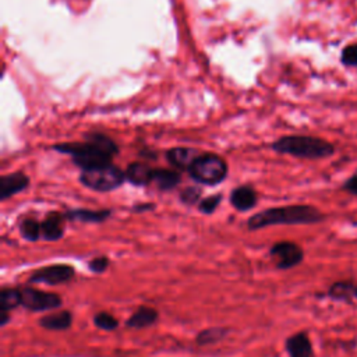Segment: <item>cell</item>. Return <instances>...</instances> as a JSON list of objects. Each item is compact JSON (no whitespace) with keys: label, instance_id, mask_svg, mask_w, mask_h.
Here are the masks:
<instances>
[{"label":"cell","instance_id":"1","mask_svg":"<svg viewBox=\"0 0 357 357\" xmlns=\"http://www.w3.org/2000/svg\"><path fill=\"white\" fill-rule=\"evenodd\" d=\"M53 148L57 152L70 155L73 158V162L82 170L112 163L113 156L119 151L113 139L99 132L86 135V139L84 142L59 144Z\"/></svg>","mask_w":357,"mask_h":357},{"label":"cell","instance_id":"2","mask_svg":"<svg viewBox=\"0 0 357 357\" xmlns=\"http://www.w3.org/2000/svg\"><path fill=\"white\" fill-rule=\"evenodd\" d=\"M324 219L325 215L312 205H286L269 208L252 215L247 222V227L257 230L275 225H312Z\"/></svg>","mask_w":357,"mask_h":357},{"label":"cell","instance_id":"3","mask_svg":"<svg viewBox=\"0 0 357 357\" xmlns=\"http://www.w3.org/2000/svg\"><path fill=\"white\" fill-rule=\"evenodd\" d=\"M272 148L279 153L301 159H324L335 153L333 144L311 135H286L276 139Z\"/></svg>","mask_w":357,"mask_h":357},{"label":"cell","instance_id":"4","mask_svg":"<svg viewBox=\"0 0 357 357\" xmlns=\"http://www.w3.org/2000/svg\"><path fill=\"white\" fill-rule=\"evenodd\" d=\"M188 173L199 184L215 185L226 178L227 163L218 155L201 153L190 166Z\"/></svg>","mask_w":357,"mask_h":357},{"label":"cell","instance_id":"5","mask_svg":"<svg viewBox=\"0 0 357 357\" xmlns=\"http://www.w3.org/2000/svg\"><path fill=\"white\" fill-rule=\"evenodd\" d=\"M124 178H126V173H123V170L113 166L112 163L82 170L79 176V181L85 187L95 191H102V192L112 191L120 187Z\"/></svg>","mask_w":357,"mask_h":357},{"label":"cell","instance_id":"6","mask_svg":"<svg viewBox=\"0 0 357 357\" xmlns=\"http://www.w3.org/2000/svg\"><path fill=\"white\" fill-rule=\"evenodd\" d=\"M21 305L29 311H50L61 305V298L56 293H47L32 287L21 290Z\"/></svg>","mask_w":357,"mask_h":357},{"label":"cell","instance_id":"7","mask_svg":"<svg viewBox=\"0 0 357 357\" xmlns=\"http://www.w3.org/2000/svg\"><path fill=\"white\" fill-rule=\"evenodd\" d=\"M269 254L279 269L294 268L304 259L303 248L293 241H279L273 244Z\"/></svg>","mask_w":357,"mask_h":357},{"label":"cell","instance_id":"8","mask_svg":"<svg viewBox=\"0 0 357 357\" xmlns=\"http://www.w3.org/2000/svg\"><path fill=\"white\" fill-rule=\"evenodd\" d=\"M75 271L71 265L67 264H54L47 265L36 269L31 278L28 279L29 283H45V284H61L67 283L73 279Z\"/></svg>","mask_w":357,"mask_h":357},{"label":"cell","instance_id":"9","mask_svg":"<svg viewBox=\"0 0 357 357\" xmlns=\"http://www.w3.org/2000/svg\"><path fill=\"white\" fill-rule=\"evenodd\" d=\"M29 184V178L22 172L4 174L0 178V198L1 201L13 197L14 194L25 190Z\"/></svg>","mask_w":357,"mask_h":357},{"label":"cell","instance_id":"10","mask_svg":"<svg viewBox=\"0 0 357 357\" xmlns=\"http://www.w3.org/2000/svg\"><path fill=\"white\" fill-rule=\"evenodd\" d=\"M64 219L66 216L59 212H50L40 223L42 238L46 241H56L64 234Z\"/></svg>","mask_w":357,"mask_h":357},{"label":"cell","instance_id":"11","mask_svg":"<svg viewBox=\"0 0 357 357\" xmlns=\"http://www.w3.org/2000/svg\"><path fill=\"white\" fill-rule=\"evenodd\" d=\"M286 351L289 357H314L312 344L305 332H298L287 337Z\"/></svg>","mask_w":357,"mask_h":357},{"label":"cell","instance_id":"12","mask_svg":"<svg viewBox=\"0 0 357 357\" xmlns=\"http://www.w3.org/2000/svg\"><path fill=\"white\" fill-rule=\"evenodd\" d=\"M159 314L155 308L152 307H148V305H141L138 307L132 314L131 317L127 319L126 325L128 328H134V329H142V328H146V326H151L156 322Z\"/></svg>","mask_w":357,"mask_h":357},{"label":"cell","instance_id":"13","mask_svg":"<svg viewBox=\"0 0 357 357\" xmlns=\"http://www.w3.org/2000/svg\"><path fill=\"white\" fill-rule=\"evenodd\" d=\"M230 204L237 211H248L257 204V192L248 185H240L231 191Z\"/></svg>","mask_w":357,"mask_h":357},{"label":"cell","instance_id":"14","mask_svg":"<svg viewBox=\"0 0 357 357\" xmlns=\"http://www.w3.org/2000/svg\"><path fill=\"white\" fill-rule=\"evenodd\" d=\"M199 155L201 153L198 151L191 148H172L170 151H167L166 158L174 167L188 170Z\"/></svg>","mask_w":357,"mask_h":357},{"label":"cell","instance_id":"15","mask_svg":"<svg viewBox=\"0 0 357 357\" xmlns=\"http://www.w3.org/2000/svg\"><path fill=\"white\" fill-rule=\"evenodd\" d=\"M73 315L70 311H59L53 314H47L39 318V325L49 331H64L71 326Z\"/></svg>","mask_w":357,"mask_h":357},{"label":"cell","instance_id":"16","mask_svg":"<svg viewBox=\"0 0 357 357\" xmlns=\"http://www.w3.org/2000/svg\"><path fill=\"white\" fill-rule=\"evenodd\" d=\"M152 172L153 169L149 167L148 165L135 162V163H131L124 173H126V178L130 183L135 185H146L152 183Z\"/></svg>","mask_w":357,"mask_h":357},{"label":"cell","instance_id":"17","mask_svg":"<svg viewBox=\"0 0 357 357\" xmlns=\"http://www.w3.org/2000/svg\"><path fill=\"white\" fill-rule=\"evenodd\" d=\"M66 219L70 220H79L86 223H99L106 220L110 216L109 209H100V211H92V209H71L64 213Z\"/></svg>","mask_w":357,"mask_h":357},{"label":"cell","instance_id":"18","mask_svg":"<svg viewBox=\"0 0 357 357\" xmlns=\"http://www.w3.org/2000/svg\"><path fill=\"white\" fill-rule=\"evenodd\" d=\"M152 183L160 190H172L180 183V174L167 169H153Z\"/></svg>","mask_w":357,"mask_h":357},{"label":"cell","instance_id":"19","mask_svg":"<svg viewBox=\"0 0 357 357\" xmlns=\"http://www.w3.org/2000/svg\"><path fill=\"white\" fill-rule=\"evenodd\" d=\"M21 305V290L3 289L0 293V312L8 314L11 310Z\"/></svg>","mask_w":357,"mask_h":357},{"label":"cell","instance_id":"20","mask_svg":"<svg viewBox=\"0 0 357 357\" xmlns=\"http://www.w3.org/2000/svg\"><path fill=\"white\" fill-rule=\"evenodd\" d=\"M227 333V329L226 328H222V326H213V328H208V329H204L201 331L198 335H197V343L199 346H206V344H212V343H216L219 342L220 339H223Z\"/></svg>","mask_w":357,"mask_h":357},{"label":"cell","instance_id":"21","mask_svg":"<svg viewBox=\"0 0 357 357\" xmlns=\"http://www.w3.org/2000/svg\"><path fill=\"white\" fill-rule=\"evenodd\" d=\"M353 291H354V284L350 280H339L329 287L328 296L333 300H349Z\"/></svg>","mask_w":357,"mask_h":357},{"label":"cell","instance_id":"22","mask_svg":"<svg viewBox=\"0 0 357 357\" xmlns=\"http://www.w3.org/2000/svg\"><path fill=\"white\" fill-rule=\"evenodd\" d=\"M21 236L28 241H36L39 237H42L40 231V223L33 218H26L20 225Z\"/></svg>","mask_w":357,"mask_h":357},{"label":"cell","instance_id":"23","mask_svg":"<svg viewBox=\"0 0 357 357\" xmlns=\"http://www.w3.org/2000/svg\"><path fill=\"white\" fill-rule=\"evenodd\" d=\"M93 324L102 331H114L119 326V321L109 312L100 311L93 317Z\"/></svg>","mask_w":357,"mask_h":357},{"label":"cell","instance_id":"24","mask_svg":"<svg viewBox=\"0 0 357 357\" xmlns=\"http://www.w3.org/2000/svg\"><path fill=\"white\" fill-rule=\"evenodd\" d=\"M340 61L347 67H357V43H350L343 47Z\"/></svg>","mask_w":357,"mask_h":357},{"label":"cell","instance_id":"25","mask_svg":"<svg viewBox=\"0 0 357 357\" xmlns=\"http://www.w3.org/2000/svg\"><path fill=\"white\" fill-rule=\"evenodd\" d=\"M220 201H222V197H220L219 194L206 197V198H204V199L199 202V211H201L202 213L209 215V213H212V212L216 211V208H218V205L220 204Z\"/></svg>","mask_w":357,"mask_h":357},{"label":"cell","instance_id":"26","mask_svg":"<svg viewBox=\"0 0 357 357\" xmlns=\"http://www.w3.org/2000/svg\"><path fill=\"white\" fill-rule=\"evenodd\" d=\"M201 197V191L195 187H190V188H185L183 192H181V201L184 204H195Z\"/></svg>","mask_w":357,"mask_h":357},{"label":"cell","instance_id":"27","mask_svg":"<svg viewBox=\"0 0 357 357\" xmlns=\"http://www.w3.org/2000/svg\"><path fill=\"white\" fill-rule=\"evenodd\" d=\"M89 269L95 273H100V272H105L106 268L109 266V259L106 257H96L93 259L89 261L88 264Z\"/></svg>","mask_w":357,"mask_h":357},{"label":"cell","instance_id":"28","mask_svg":"<svg viewBox=\"0 0 357 357\" xmlns=\"http://www.w3.org/2000/svg\"><path fill=\"white\" fill-rule=\"evenodd\" d=\"M343 190L353 195H357V172L343 183Z\"/></svg>","mask_w":357,"mask_h":357},{"label":"cell","instance_id":"29","mask_svg":"<svg viewBox=\"0 0 357 357\" xmlns=\"http://www.w3.org/2000/svg\"><path fill=\"white\" fill-rule=\"evenodd\" d=\"M353 296L357 298V284L354 286V291H353Z\"/></svg>","mask_w":357,"mask_h":357}]
</instances>
